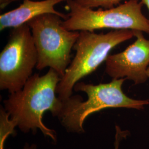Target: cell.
Masks as SVG:
<instances>
[{
	"label": "cell",
	"instance_id": "cell-6",
	"mask_svg": "<svg viewBox=\"0 0 149 149\" xmlns=\"http://www.w3.org/2000/svg\"><path fill=\"white\" fill-rule=\"evenodd\" d=\"M38 53L27 23L13 28L0 54V89L10 93L21 90L32 76Z\"/></svg>",
	"mask_w": 149,
	"mask_h": 149
},
{
	"label": "cell",
	"instance_id": "cell-14",
	"mask_svg": "<svg viewBox=\"0 0 149 149\" xmlns=\"http://www.w3.org/2000/svg\"><path fill=\"white\" fill-rule=\"evenodd\" d=\"M141 2L143 3V5H145L147 7V8H148L149 11V0H141Z\"/></svg>",
	"mask_w": 149,
	"mask_h": 149
},
{
	"label": "cell",
	"instance_id": "cell-5",
	"mask_svg": "<svg viewBox=\"0 0 149 149\" xmlns=\"http://www.w3.org/2000/svg\"><path fill=\"white\" fill-rule=\"evenodd\" d=\"M63 19L55 14H44L28 22L38 53L36 68H49L61 78L71 63V52L80 31L63 26Z\"/></svg>",
	"mask_w": 149,
	"mask_h": 149
},
{
	"label": "cell",
	"instance_id": "cell-12",
	"mask_svg": "<svg viewBox=\"0 0 149 149\" xmlns=\"http://www.w3.org/2000/svg\"><path fill=\"white\" fill-rule=\"evenodd\" d=\"M15 1L17 0H0V7L1 9H3L6 6Z\"/></svg>",
	"mask_w": 149,
	"mask_h": 149
},
{
	"label": "cell",
	"instance_id": "cell-15",
	"mask_svg": "<svg viewBox=\"0 0 149 149\" xmlns=\"http://www.w3.org/2000/svg\"><path fill=\"white\" fill-rule=\"evenodd\" d=\"M147 74H148V77L149 78V66L148 68V72H147Z\"/></svg>",
	"mask_w": 149,
	"mask_h": 149
},
{
	"label": "cell",
	"instance_id": "cell-10",
	"mask_svg": "<svg viewBox=\"0 0 149 149\" xmlns=\"http://www.w3.org/2000/svg\"><path fill=\"white\" fill-rule=\"evenodd\" d=\"M74 1L84 7L93 9L96 7L111 8L118 5L124 0H74Z\"/></svg>",
	"mask_w": 149,
	"mask_h": 149
},
{
	"label": "cell",
	"instance_id": "cell-13",
	"mask_svg": "<svg viewBox=\"0 0 149 149\" xmlns=\"http://www.w3.org/2000/svg\"><path fill=\"white\" fill-rule=\"evenodd\" d=\"M22 149H37V146L35 144H29L26 143Z\"/></svg>",
	"mask_w": 149,
	"mask_h": 149
},
{
	"label": "cell",
	"instance_id": "cell-8",
	"mask_svg": "<svg viewBox=\"0 0 149 149\" xmlns=\"http://www.w3.org/2000/svg\"><path fill=\"white\" fill-rule=\"evenodd\" d=\"M67 0H23V3L17 8L0 15V30L8 28L21 26L34 18L44 14H55L64 20L68 15L56 11L55 6Z\"/></svg>",
	"mask_w": 149,
	"mask_h": 149
},
{
	"label": "cell",
	"instance_id": "cell-7",
	"mask_svg": "<svg viewBox=\"0 0 149 149\" xmlns=\"http://www.w3.org/2000/svg\"><path fill=\"white\" fill-rule=\"evenodd\" d=\"M136 40L119 53L109 55L106 60V72L113 79H125L135 85L145 83L148 77L149 40L143 32L135 31Z\"/></svg>",
	"mask_w": 149,
	"mask_h": 149
},
{
	"label": "cell",
	"instance_id": "cell-1",
	"mask_svg": "<svg viewBox=\"0 0 149 149\" xmlns=\"http://www.w3.org/2000/svg\"><path fill=\"white\" fill-rule=\"evenodd\" d=\"M60 80L59 74L50 68L43 76L32 74L21 90L12 93L3 101L6 111L23 133L36 134L39 130L44 136L57 141L56 131L46 126L43 119L47 111L57 118L61 112L63 101L56 96Z\"/></svg>",
	"mask_w": 149,
	"mask_h": 149
},
{
	"label": "cell",
	"instance_id": "cell-9",
	"mask_svg": "<svg viewBox=\"0 0 149 149\" xmlns=\"http://www.w3.org/2000/svg\"><path fill=\"white\" fill-rule=\"evenodd\" d=\"M17 127L16 120L10 117V114L3 107L0 109V149H5L6 139L10 136H16L15 128Z\"/></svg>",
	"mask_w": 149,
	"mask_h": 149
},
{
	"label": "cell",
	"instance_id": "cell-2",
	"mask_svg": "<svg viewBox=\"0 0 149 149\" xmlns=\"http://www.w3.org/2000/svg\"><path fill=\"white\" fill-rule=\"evenodd\" d=\"M125 79H113L111 82L92 85L78 82L74 86L76 92H83L86 101L79 95L63 101V107L58 118L68 132L83 133L84 123L90 115L108 108H125L143 109L149 100H139L127 96L122 90Z\"/></svg>",
	"mask_w": 149,
	"mask_h": 149
},
{
	"label": "cell",
	"instance_id": "cell-4",
	"mask_svg": "<svg viewBox=\"0 0 149 149\" xmlns=\"http://www.w3.org/2000/svg\"><path fill=\"white\" fill-rule=\"evenodd\" d=\"M69 10L63 26L71 31H90L102 29L138 31L149 34V21L142 13L143 3L128 0L124 3L106 10H93L67 0Z\"/></svg>",
	"mask_w": 149,
	"mask_h": 149
},
{
	"label": "cell",
	"instance_id": "cell-3",
	"mask_svg": "<svg viewBox=\"0 0 149 149\" xmlns=\"http://www.w3.org/2000/svg\"><path fill=\"white\" fill-rule=\"evenodd\" d=\"M135 36L133 30H115L107 33L82 31L73 49L76 54L56 88L59 98L65 101L72 95L74 86L106 61L109 53L118 45Z\"/></svg>",
	"mask_w": 149,
	"mask_h": 149
},
{
	"label": "cell",
	"instance_id": "cell-11",
	"mask_svg": "<svg viewBox=\"0 0 149 149\" xmlns=\"http://www.w3.org/2000/svg\"><path fill=\"white\" fill-rule=\"evenodd\" d=\"M128 135V132L123 131L119 126L116 127V135H115V141L114 143V149H119V146L120 142L123 139L125 138Z\"/></svg>",
	"mask_w": 149,
	"mask_h": 149
}]
</instances>
